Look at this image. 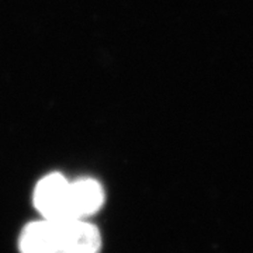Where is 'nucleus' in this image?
Segmentation results:
<instances>
[{"label":"nucleus","mask_w":253,"mask_h":253,"mask_svg":"<svg viewBox=\"0 0 253 253\" xmlns=\"http://www.w3.org/2000/svg\"><path fill=\"white\" fill-rule=\"evenodd\" d=\"M71 183L62 174H48L37 184L34 204L44 219H73L71 211Z\"/></svg>","instance_id":"1"},{"label":"nucleus","mask_w":253,"mask_h":253,"mask_svg":"<svg viewBox=\"0 0 253 253\" xmlns=\"http://www.w3.org/2000/svg\"><path fill=\"white\" fill-rule=\"evenodd\" d=\"M58 235L59 253H97L100 249V234L96 226L83 219L54 221Z\"/></svg>","instance_id":"2"},{"label":"nucleus","mask_w":253,"mask_h":253,"mask_svg":"<svg viewBox=\"0 0 253 253\" xmlns=\"http://www.w3.org/2000/svg\"><path fill=\"white\" fill-rule=\"evenodd\" d=\"M21 253H59L54 221L44 219L28 224L20 236Z\"/></svg>","instance_id":"3"},{"label":"nucleus","mask_w":253,"mask_h":253,"mask_svg":"<svg viewBox=\"0 0 253 253\" xmlns=\"http://www.w3.org/2000/svg\"><path fill=\"white\" fill-rule=\"evenodd\" d=\"M71 211L73 219H83L93 215L104 201V193L99 183L83 179L71 183Z\"/></svg>","instance_id":"4"}]
</instances>
